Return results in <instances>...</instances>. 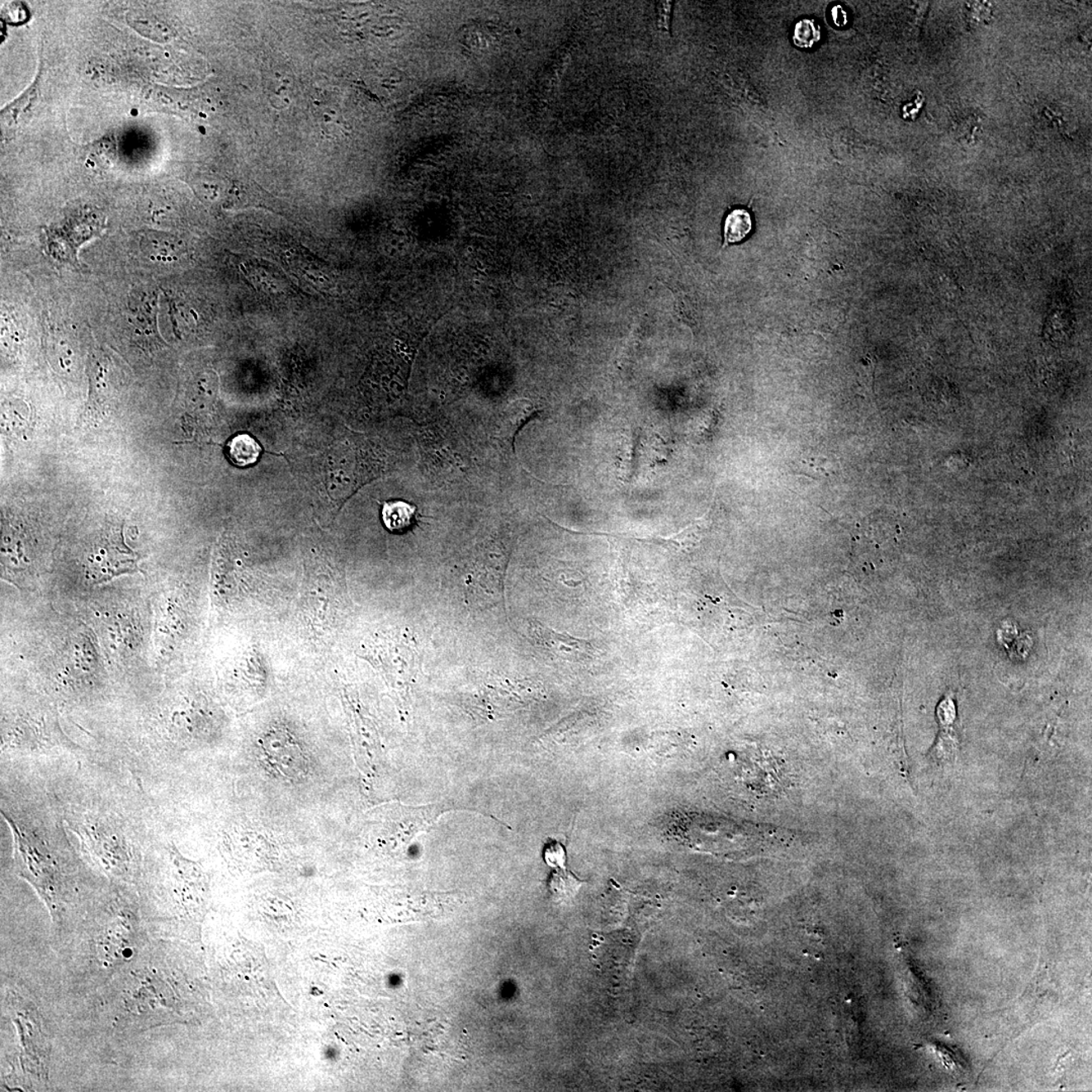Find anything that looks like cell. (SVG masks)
I'll return each mask as SVG.
<instances>
[{"label": "cell", "instance_id": "obj_13", "mask_svg": "<svg viewBox=\"0 0 1092 1092\" xmlns=\"http://www.w3.org/2000/svg\"><path fill=\"white\" fill-rule=\"evenodd\" d=\"M833 17H834V24H837V26H846L847 13L846 12L844 11V8L842 7L837 6L833 8Z\"/></svg>", "mask_w": 1092, "mask_h": 1092}, {"label": "cell", "instance_id": "obj_3", "mask_svg": "<svg viewBox=\"0 0 1092 1092\" xmlns=\"http://www.w3.org/2000/svg\"><path fill=\"white\" fill-rule=\"evenodd\" d=\"M528 631L538 645L557 658L572 663H583L592 659L594 649L591 642L583 638L557 632L537 620L529 622Z\"/></svg>", "mask_w": 1092, "mask_h": 1092}, {"label": "cell", "instance_id": "obj_7", "mask_svg": "<svg viewBox=\"0 0 1092 1092\" xmlns=\"http://www.w3.org/2000/svg\"><path fill=\"white\" fill-rule=\"evenodd\" d=\"M707 519L702 518L694 521L681 532L675 534L669 538H662L660 546L667 548L668 551L677 552V554H687L698 545L700 539L702 538L703 530Z\"/></svg>", "mask_w": 1092, "mask_h": 1092}, {"label": "cell", "instance_id": "obj_11", "mask_svg": "<svg viewBox=\"0 0 1092 1092\" xmlns=\"http://www.w3.org/2000/svg\"><path fill=\"white\" fill-rule=\"evenodd\" d=\"M821 40V29L813 20L799 21L793 31V43L801 49H811Z\"/></svg>", "mask_w": 1092, "mask_h": 1092}, {"label": "cell", "instance_id": "obj_4", "mask_svg": "<svg viewBox=\"0 0 1092 1092\" xmlns=\"http://www.w3.org/2000/svg\"><path fill=\"white\" fill-rule=\"evenodd\" d=\"M384 524L390 532L402 533L412 527L416 519V507L404 501L384 503L381 511Z\"/></svg>", "mask_w": 1092, "mask_h": 1092}, {"label": "cell", "instance_id": "obj_12", "mask_svg": "<svg viewBox=\"0 0 1092 1092\" xmlns=\"http://www.w3.org/2000/svg\"><path fill=\"white\" fill-rule=\"evenodd\" d=\"M543 858L551 868L555 869L557 867H566V852L563 844L551 839L546 844Z\"/></svg>", "mask_w": 1092, "mask_h": 1092}, {"label": "cell", "instance_id": "obj_9", "mask_svg": "<svg viewBox=\"0 0 1092 1092\" xmlns=\"http://www.w3.org/2000/svg\"><path fill=\"white\" fill-rule=\"evenodd\" d=\"M584 883L585 882L579 880L572 872L566 869V867H557L551 874L548 889L555 901H565L576 896Z\"/></svg>", "mask_w": 1092, "mask_h": 1092}, {"label": "cell", "instance_id": "obj_1", "mask_svg": "<svg viewBox=\"0 0 1092 1092\" xmlns=\"http://www.w3.org/2000/svg\"><path fill=\"white\" fill-rule=\"evenodd\" d=\"M7 821L15 834L16 859L20 874L38 890L51 910L54 920L61 923L64 887L59 867L47 852L40 849L29 835L19 829L15 821L10 819Z\"/></svg>", "mask_w": 1092, "mask_h": 1092}, {"label": "cell", "instance_id": "obj_8", "mask_svg": "<svg viewBox=\"0 0 1092 1092\" xmlns=\"http://www.w3.org/2000/svg\"><path fill=\"white\" fill-rule=\"evenodd\" d=\"M39 78L26 91L19 100L12 103L2 111V123L6 129H15L19 127L21 121L29 115L31 107H33L35 100L38 97Z\"/></svg>", "mask_w": 1092, "mask_h": 1092}, {"label": "cell", "instance_id": "obj_10", "mask_svg": "<svg viewBox=\"0 0 1092 1092\" xmlns=\"http://www.w3.org/2000/svg\"><path fill=\"white\" fill-rule=\"evenodd\" d=\"M753 229L752 217L745 209H735L727 215L725 221L726 244H735L745 239Z\"/></svg>", "mask_w": 1092, "mask_h": 1092}, {"label": "cell", "instance_id": "obj_5", "mask_svg": "<svg viewBox=\"0 0 1092 1092\" xmlns=\"http://www.w3.org/2000/svg\"><path fill=\"white\" fill-rule=\"evenodd\" d=\"M938 716L940 718V723L943 727L940 740H938L936 747L934 748V754L937 758H951L955 752L954 736L952 735V722L955 719L954 703L949 698L943 701L938 708Z\"/></svg>", "mask_w": 1092, "mask_h": 1092}, {"label": "cell", "instance_id": "obj_2", "mask_svg": "<svg viewBox=\"0 0 1092 1092\" xmlns=\"http://www.w3.org/2000/svg\"><path fill=\"white\" fill-rule=\"evenodd\" d=\"M87 568L94 581L103 582L120 574L136 572L137 556L124 542L121 530H111L94 546Z\"/></svg>", "mask_w": 1092, "mask_h": 1092}, {"label": "cell", "instance_id": "obj_6", "mask_svg": "<svg viewBox=\"0 0 1092 1092\" xmlns=\"http://www.w3.org/2000/svg\"><path fill=\"white\" fill-rule=\"evenodd\" d=\"M228 456L234 465L245 467L254 465L262 455V447L248 434H240L233 437L227 445Z\"/></svg>", "mask_w": 1092, "mask_h": 1092}]
</instances>
